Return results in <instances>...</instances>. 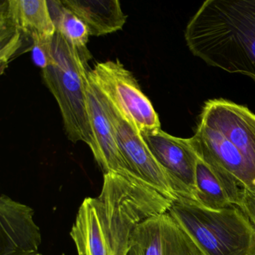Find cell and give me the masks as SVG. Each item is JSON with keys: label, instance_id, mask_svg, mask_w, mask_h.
Returning a JSON list of instances; mask_svg holds the SVG:
<instances>
[{"label": "cell", "instance_id": "6da1fadb", "mask_svg": "<svg viewBox=\"0 0 255 255\" xmlns=\"http://www.w3.org/2000/svg\"><path fill=\"white\" fill-rule=\"evenodd\" d=\"M173 201L144 182L104 174L101 194L85 198L71 235L78 255H128L135 228L168 213Z\"/></svg>", "mask_w": 255, "mask_h": 255}, {"label": "cell", "instance_id": "3957f363", "mask_svg": "<svg viewBox=\"0 0 255 255\" xmlns=\"http://www.w3.org/2000/svg\"><path fill=\"white\" fill-rule=\"evenodd\" d=\"M198 122L210 127L203 138L209 159L255 192V114L225 99L206 101Z\"/></svg>", "mask_w": 255, "mask_h": 255}, {"label": "cell", "instance_id": "4fadbf2b", "mask_svg": "<svg viewBox=\"0 0 255 255\" xmlns=\"http://www.w3.org/2000/svg\"><path fill=\"white\" fill-rule=\"evenodd\" d=\"M87 26L90 36H101L121 30L127 22L118 0H61Z\"/></svg>", "mask_w": 255, "mask_h": 255}, {"label": "cell", "instance_id": "9a60e30c", "mask_svg": "<svg viewBox=\"0 0 255 255\" xmlns=\"http://www.w3.org/2000/svg\"><path fill=\"white\" fill-rule=\"evenodd\" d=\"M52 20L56 31L60 32L72 45L82 53H89L86 44L89 41V29L86 23L59 0L47 1Z\"/></svg>", "mask_w": 255, "mask_h": 255}, {"label": "cell", "instance_id": "9c48e42d", "mask_svg": "<svg viewBox=\"0 0 255 255\" xmlns=\"http://www.w3.org/2000/svg\"><path fill=\"white\" fill-rule=\"evenodd\" d=\"M86 97L93 136L90 149L104 174L115 173L144 182L132 171L125 160L118 144L114 128L103 104L99 89L89 74L86 83Z\"/></svg>", "mask_w": 255, "mask_h": 255}, {"label": "cell", "instance_id": "52a82bcc", "mask_svg": "<svg viewBox=\"0 0 255 255\" xmlns=\"http://www.w3.org/2000/svg\"><path fill=\"white\" fill-rule=\"evenodd\" d=\"M99 91L107 116L114 128L121 151L131 169L142 181L164 196L173 201L177 200L168 173L153 156L141 132Z\"/></svg>", "mask_w": 255, "mask_h": 255}, {"label": "cell", "instance_id": "ba28073f", "mask_svg": "<svg viewBox=\"0 0 255 255\" xmlns=\"http://www.w3.org/2000/svg\"><path fill=\"white\" fill-rule=\"evenodd\" d=\"M141 134L153 156L168 173L177 198L197 203L195 171L198 156L190 138L174 136L161 128Z\"/></svg>", "mask_w": 255, "mask_h": 255}, {"label": "cell", "instance_id": "e0dca14e", "mask_svg": "<svg viewBox=\"0 0 255 255\" xmlns=\"http://www.w3.org/2000/svg\"><path fill=\"white\" fill-rule=\"evenodd\" d=\"M238 207L247 216L255 228V192L243 189Z\"/></svg>", "mask_w": 255, "mask_h": 255}, {"label": "cell", "instance_id": "2e32d148", "mask_svg": "<svg viewBox=\"0 0 255 255\" xmlns=\"http://www.w3.org/2000/svg\"><path fill=\"white\" fill-rule=\"evenodd\" d=\"M53 36L38 35L32 36V46L31 49L32 61L41 70L47 68L50 63Z\"/></svg>", "mask_w": 255, "mask_h": 255}, {"label": "cell", "instance_id": "5bb4252c", "mask_svg": "<svg viewBox=\"0 0 255 255\" xmlns=\"http://www.w3.org/2000/svg\"><path fill=\"white\" fill-rule=\"evenodd\" d=\"M0 7L32 41L33 35L53 36L56 33L47 0H6Z\"/></svg>", "mask_w": 255, "mask_h": 255}, {"label": "cell", "instance_id": "30bf717a", "mask_svg": "<svg viewBox=\"0 0 255 255\" xmlns=\"http://www.w3.org/2000/svg\"><path fill=\"white\" fill-rule=\"evenodd\" d=\"M128 255H204L168 213L152 216L132 233Z\"/></svg>", "mask_w": 255, "mask_h": 255}, {"label": "cell", "instance_id": "5b68a950", "mask_svg": "<svg viewBox=\"0 0 255 255\" xmlns=\"http://www.w3.org/2000/svg\"><path fill=\"white\" fill-rule=\"evenodd\" d=\"M90 53H82L56 31L52 41L48 66L43 79L57 101L68 139L93 142L86 106V83Z\"/></svg>", "mask_w": 255, "mask_h": 255}, {"label": "cell", "instance_id": "d6986e66", "mask_svg": "<svg viewBox=\"0 0 255 255\" xmlns=\"http://www.w3.org/2000/svg\"><path fill=\"white\" fill-rule=\"evenodd\" d=\"M64 255V254H63V255Z\"/></svg>", "mask_w": 255, "mask_h": 255}, {"label": "cell", "instance_id": "7a4b0ae2", "mask_svg": "<svg viewBox=\"0 0 255 255\" xmlns=\"http://www.w3.org/2000/svg\"><path fill=\"white\" fill-rule=\"evenodd\" d=\"M184 35L195 57L255 81V0H207Z\"/></svg>", "mask_w": 255, "mask_h": 255}, {"label": "cell", "instance_id": "277c9868", "mask_svg": "<svg viewBox=\"0 0 255 255\" xmlns=\"http://www.w3.org/2000/svg\"><path fill=\"white\" fill-rule=\"evenodd\" d=\"M204 255H255V228L237 206L211 210L179 198L168 212Z\"/></svg>", "mask_w": 255, "mask_h": 255}, {"label": "cell", "instance_id": "8fae6325", "mask_svg": "<svg viewBox=\"0 0 255 255\" xmlns=\"http://www.w3.org/2000/svg\"><path fill=\"white\" fill-rule=\"evenodd\" d=\"M33 209L6 195L0 198V255H32L42 243Z\"/></svg>", "mask_w": 255, "mask_h": 255}, {"label": "cell", "instance_id": "8992f818", "mask_svg": "<svg viewBox=\"0 0 255 255\" xmlns=\"http://www.w3.org/2000/svg\"><path fill=\"white\" fill-rule=\"evenodd\" d=\"M89 75L98 89L140 132L161 128L157 113L133 74L119 60L98 62Z\"/></svg>", "mask_w": 255, "mask_h": 255}, {"label": "cell", "instance_id": "7c38bea8", "mask_svg": "<svg viewBox=\"0 0 255 255\" xmlns=\"http://www.w3.org/2000/svg\"><path fill=\"white\" fill-rule=\"evenodd\" d=\"M197 204L221 210L238 207L243 189L237 180L224 170L198 157L195 171Z\"/></svg>", "mask_w": 255, "mask_h": 255}, {"label": "cell", "instance_id": "ac0fdd59", "mask_svg": "<svg viewBox=\"0 0 255 255\" xmlns=\"http://www.w3.org/2000/svg\"><path fill=\"white\" fill-rule=\"evenodd\" d=\"M41 255V254H39V253H36V254H35V255Z\"/></svg>", "mask_w": 255, "mask_h": 255}]
</instances>
